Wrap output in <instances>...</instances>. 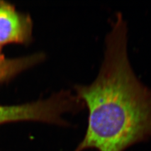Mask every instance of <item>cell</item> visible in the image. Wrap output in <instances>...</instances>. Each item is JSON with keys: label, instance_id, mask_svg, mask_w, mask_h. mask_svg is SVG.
I'll use <instances>...</instances> for the list:
<instances>
[{"label": "cell", "instance_id": "cell-1", "mask_svg": "<svg viewBox=\"0 0 151 151\" xmlns=\"http://www.w3.org/2000/svg\"><path fill=\"white\" fill-rule=\"evenodd\" d=\"M74 88L88 110L86 133L74 151H125L151 140V88L131 65L128 26L122 13L111 21L95 79Z\"/></svg>", "mask_w": 151, "mask_h": 151}, {"label": "cell", "instance_id": "cell-2", "mask_svg": "<svg viewBox=\"0 0 151 151\" xmlns=\"http://www.w3.org/2000/svg\"><path fill=\"white\" fill-rule=\"evenodd\" d=\"M32 20L18 12L13 4L0 1V56L3 47L8 44H27L31 40Z\"/></svg>", "mask_w": 151, "mask_h": 151}, {"label": "cell", "instance_id": "cell-3", "mask_svg": "<svg viewBox=\"0 0 151 151\" xmlns=\"http://www.w3.org/2000/svg\"><path fill=\"white\" fill-rule=\"evenodd\" d=\"M44 58V55L42 54L13 59L6 58L4 55L0 56V83L8 81L23 70L40 63Z\"/></svg>", "mask_w": 151, "mask_h": 151}]
</instances>
